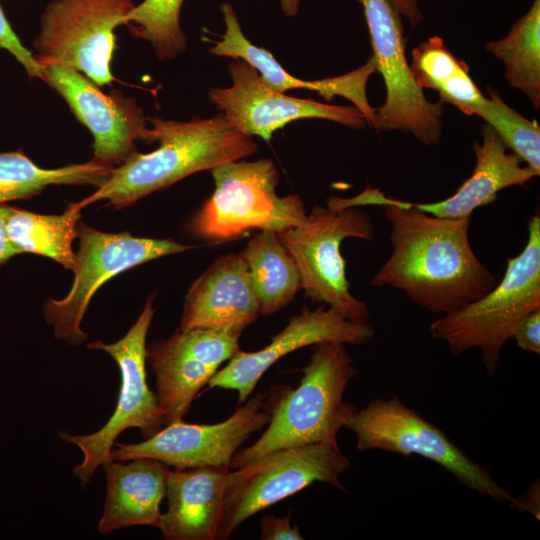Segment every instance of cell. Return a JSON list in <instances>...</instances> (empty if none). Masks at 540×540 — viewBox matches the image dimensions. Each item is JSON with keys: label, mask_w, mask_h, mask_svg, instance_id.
I'll return each mask as SVG.
<instances>
[{"label": "cell", "mask_w": 540, "mask_h": 540, "mask_svg": "<svg viewBox=\"0 0 540 540\" xmlns=\"http://www.w3.org/2000/svg\"><path fill=\"white\" fill-rule=\"evenodd\" d=\"M0 49L8 51L24 67L29 77L42 80V65L27 48L23 46L8 22L0 5Z\"/></svg>", "instance_id": "30"}, {"label": "cell", "mask_w": 540, "mask_h": 540, "mask_svg": "<svg viewBox=\"0 0 540 540\" xmlns=\"http://www.w3.org/2000/svg\"><path fill=\"white\" fill-rule=\"evenodd\" d=\"M291 512L284 517L264 515L260 521L262 540H303L297 524L291 523Z\"/></svg>", "instance_id": "31"}, {"label": "cell", "mask_w": 540, "mask_h": 540, "mask_svg": "<svg viewBox=\"0 0 540 540\" xmlns=\"http://www.w3.org/2000/svg\"><path fill=\"white\" fill-rule=\"evenodd\" d=\"M10 211V206L6 204H0V267L8 260L18 254H22L21 251L10 241L6 224Z\"/></svg>", "instance_id": "34"}, {"label": "cell", "mask_w": 540, "mask_h": 540, "mask_svg": "<svg viewBox=\"0 0 540 540\" xmlns=\"http://www.w3.org/2000/svg\"><path fill=\"white\" fill-rule=\"evenodd\" d=\"M349 467L338 444L313 443L279 449L229 470L217 540L228 539L251 516L314 482L346 492L341 476Z\"/></svg>", "instance_id": "7"}, {"label": "cell", "mask_w": 540, "mask_h": 540, "mask_svg": "<svg viewBox=\"0 0 540 540\" xmlns=\"http://www.w3.org/2000/svg\"><path fill=\"white\" fill-rule=\"evenodd\" d=\"M135 5L134 0L52 1L33 41L37 60L73 68L98 86L110 84L114 29L125 23Z\"/></svg>", "instance_id": "12"}, {"label": "cell", "mask_w": 540, "mask_h": 540, "mask_svg": "<svg viewBox=\"0 0 540 540\" xmlns=\"http://www.w3.org/2000/svg\"><path fill=\"white\" fill-rule=\"evenodd\" d=\"M367 23L373 61L384 80L386 98L375 109L377 132L401 131L425 145L441 140L443 102H430L416 82L405 54L401 16L388 0H357Z\"/></svg>", "instance_id": "11"}, {"label": "cell", "mask_w": 540, "mask_h": 540, "mask_svg": "<svg viewBox=\"0 0 540 540\" xmlns=\"http://www.w3.org/2000/svg\"><path fill=\"white\" fill-rule=\"evenodd\" d=\"M184 0H144L127 14V25L136 38L149 41L159 60H172L184 52L187 40L180 25Z\"/></svg>", "instance_id": "27"}, {"label": "cell", "mask_w": 540, "mask_h": 540, "mask_svg": "<svg viewBox=\"0 0 540 540\" xmlns=\"http://www.w3.org/2000/svg\"><path fill=\"white\" fill-rule=\"evenodd\" d=\"M418 85L438 91L467 64L454 56L439 36L429 38L412 50L410 66Z\"/></svg>", "instance_id": "29"}, {"label": "cell", "mask_w": 540, "mask_h": 540, "mask_svg": "<svg viewBox=\"0 0 540 540\" xmlns=\"http://www.w3.org/2000/svg\"><path fill=\"white\" fill-rule=\"evenodd\" d=\"M524 249L507 259L500 282L479 299L434 320L431 336L454 356L478 349L488 376L496 374L500 355L519 321L540 309V216L527 222Z\"/></svg>", "instance_id": "4"}, {"label": "cell", "mask_w": 540, "mask_h": 540, "mask_svg": "<svg viewBox=\"0 0 540 540\" xmlns=\"http://www.w3.org/2000/svg\"><path fill=\"white\" fill-rule=\"evenodd\" d=\"M148 121L152 127L144 141H158V148L146 154L137 151L113 168L91 195L74 202L79 209L100 200L115 209L125 208L191 174L244 159L258 150L253 137L238 130L223 114L186 122L160 117H148Z\"/></svg>", "instance_id": "2"}, {"label": "cell", "mask_w": 540, "mask_h": 540, "mask_svg": "<svg viewBox=\"0 0 540 540\" xmlns=\"http://www.w3.org/2000/svg\"><path fill=\"white\" fill-rule=\"evenodd\" d=\"M229 470L225 466L168 470V509L158 526L165 539H218Z\"/></svg>", "instance_id": "20"}, {"label": "cell", "mask_w": 540, "mask_h": 540, "mask_svg": "<svg viewBox=\"0 0 540 540\" xmlns=\"http://www.w3.org/2000/svg\"><path fill=\"white\" fill-rule=\"evenodd\" d=\"M240 335L209 329L179 328L146 348L156 379V396L165 424L183 420L198 392L222 363L239 349Z\"/></svg>", "instance_id": "16"}, {"label": "cell", "mask_w": 540, "mask_h": 540, "mask_svg": "<svg viewBox=\"0 0 540 540\" xmlns=\"http://www.w3.org/2000/svg\"><path fill=\"white\" fill-rule=\"evenodd\" d=\"M113 168L93 160L47 169L35 164L21 150L0 152V204L35 196L50 185L101 186Z\"/></svg>", "instance_id": "25"}, {"label": "cell", "mask_w": 540, "mask_h": 540, "mask_svg": "<svg viewBox=\"0 0 540 540\" xmlns=\"http://www.w3.org/2000/svg\"><path fill=\"white\" fill-rule=\"evenodd\" d=\"M485 50L505 67L504 78L540 107V0L511 27L502 39L485 44Z\"/></svg>", "instance_id": "26"}, {"label": "cell", "mask_w": 540, "mask_h": 540, "mask_svg": "<svg viewBox=\"0 0 540 540\" xmlns=\"http://www.w3.org/2000/svg\"><path fill=\"white\" fill-rule=\"evenodd\" d=\"M285 385L259 392L226 420L215 424H189L183 420L166 424L154 435L136 444H117L110 460L128 461L152 458L175 469L225 466L239 447L265 427L283 393Z\"/></svg>", "instance_id": "13"}, {"label": "cell", "mask_w": 540, "mask_h": 540, "mask_svg": "<svg viewBox=\"0 0 540 540\" xmlns=\"http://www.w3.org/2000/svg\"><path fill=\"white\" fill-rule=\"evenodd\" d=\"M299 270L302 290L313 302L336 310L345 318L368 322V306L354 297L340 252L347 238L370 241L374 237L371 216L355 207L332 210L315 205L299 225L277 232Z\"/></svg>", "instance_id": "8"}, {"label": "cell", "mask_w": 540, "mask_h": 540, "mask_svg": "<svg viewBox=\"0 0 540 540\" xmlns=\"http://www.w3.org/2000/svg\"><path fill=\"white\" fill-rule=\"evenodd\" d=\"M303 376L292 389L285 386L262 435L237 451L230 462L236 469L273 451L313 443L338 444L337 435L357 407L344 401L349 382L358 371L345 344H316Z\"/></svg>", "instance_id": "3"}, {"label": "cell", "mask_w": 540, "mask_h": 540, "mask_svg": "<svg viewBox=\"0 0 540 540\" xmlns=\"http://www.w3.org/2000/svg\"><path fill=\"white\" fill-rule=\"evenodd\" d=\"M211 172L214 191L189 224L203 240L227 242L254 229L279 232L301 225L307 217L299 195L277 194L279 171L271 159L229 161Z\"/></svg>", "instance_id": "5"}, {"label": "cell", "mask_w": 540, "mask_h": 540, "mask_svg": "<svg viewBox=\"0 0 540 540\" xmlns=\"http://www.w3.org/2000/svg\"><path fill=\"white\" fill-rule=\"evenodd\" d=\"M79 249L74 280L62 299L44 303V317L58 340L80 345L87 339L81 321L96 291L108 280L132 267L162 256L196 248L171 239L135 237L128 232L99 231L79 221Z\"/></svg>", "instance_id": "10"}, {"label": "cell", "mask_w": 540, "mask_h": 540, "mask_svg": "<svg viewBox=\"0 0 540 540\" xmlns=\"http://www.w3.org/2000/svg\"><path fill=\"white\" fill-rule=\"evenodd\" d=\"M282 11L286 16L293 17L299 11L300 0H279Z\"/></svg>", "instance_id": "36"}, {"label": "cell", "mask_w": 540, "mask_h": 540, "mask_svg": "<svg viewBox=\"0 0 540 540\" xmlns=\"http://www.w3.org/2000/svg\"><path fill=\"white\" fill-rule=\"evenodd\" d=\"M40 64L42 80L63 97L75 117L91 132V160L115 168L137 152L135 141H144L148 117L133 98L119 91L105 94L73 68L52 62Z\"/></svg>", "instance_id": "15"}, {"label": "cell", "mask_w": 540, "mask_h": 540, "mask_svg": "<svg viewBox=\"0 0 540 540\" xmlns=\"http://www.w3.org/2000/svg\"><path fill=\"white\" fill-rule=\"evenodd\" d=\"M261 315L260 303L241 253L218 257L190 286L182 331L209 329L241 335Z\"/></svg>", "instance_id": "18"}, {"label": "cell", "mask_w": 540, "mask_h": 540, "mask_svg": "<svg viewBox=\"0 0 540 540\" xmlns=\"http://www.w3.org/2000/svg\"><path fill=\"white\" fill-rule=\"evenodd\" d=\"M232 84L209 92L212 103L242 133L269 141L274 132L299 119H324L361 129L366 119L355 106H339L286 95L268 87L241 59L228 64Z\"/></svg>", "instance_id": "14"}, {"label": "cell", "mask_w": 540, "mask_h": 540, "mask_svg": "<svg viewBox=\"0 0 540 540\" xmlns=\"http://www.w3.org/2000/svg\"><path fill=\"white\" fill-rule=\"evenodd\" d=\"M488 97L476 108L474 115L492 127L507 149L540 174V127L507 105L499 93L487 87Z\"/></svg>", "instance_id": "28"}, {"label": "cell", "mask_w": 540, "mask_h": 540, "mask_svg": "<svg viewBox=\"0 0 540 540\" xmlns=\"http://www.w3.org/2000/svg\"><path fill=\"white\" fill-rule=\"evenodd\" d=\"M361 202L382 207L391 226V253L372 277V286L392 287L422 309L445 315L497 284L472 249L471 216L436 217L369 187L361 193Z\"/></svg>", "instance_id": "1"}, {"label": "cell", "mask_w": 540, "mask_h": 540, "mask_svg": "<svg viewBox=\"0 0 540 540\" xmlns=\"http://www.w3.org/2000/svg\"><path fill=\"white\" fill-rule=\"evenodd\" d=\"M129 463L109 460L106 472V501L98 523L102 535L137 525L158 528L160 503L166 495L167 465L152 458Z\"/></svg>", "instance_id": "22"}, {"label": "cell", "mask_w": 540, "mask_h": 540, "mask_svg": "<svg viewBox=\"0 0 540 540\" xmlns=\"http://www.w3.org/2000/svg\"><path fill=\"white\" fill-rule=\"evenodd\" d=\"M393 9L400 15L408 19L410 26L414 29L424 19L417 0H388Z\"/></svg>", "instance_id": "35"}, {"label": "cell", "mask_w": 540, "mask_h": 540, "mask_svg": "<svg viewBox=\"0 0 540 540\" xmlns=\"http://www.w3.org/2000/svg\"><path fill=\"white\" fill-rule=\"evenodd\" d=\"M154 297L153 294L147 298L137 321L120 340L111 344L94 341L87 346L103 350L115 360L121 385L115 410L101 429L87 435L59 433L63 441L78 446L83 453V461L73 470L82 486L91 480L99 466L110 460L115 440L124 430L138 428L146 439L165 424V412L146 380V336L155 313Z\"/></svg>", "instance_id": "9"}, {"label": "cell", "mask_w": 540, "mask_h": 540, "mask_svg": "<svg viewBox=\"0 0 540 540\" xmlns=\"http://www.w3.org/2000/svg\"><path fill=\"white\" fill-rule=\"evenodd\" d=\"M81 209L70 203L61 214H39L10 207L6 230L10 241L21 251L50 258L73 271L76 253L73 241Z\"/></svg>", "instance_id": "24"}, {"label": "cell", "mask_w": 540, "mask_h": 540, "mask_svg": "<svg viewBox=\"0 0 540 540\" xmlns=\"http://www.w3.org/2000/svg\"><path fill=\"white\" fill-rule=\"evenodd\" d=\"M483 142H474L476 165L456 192L437 202L412 203L417 209L441 218L472 216L479 207L496 201L498 193L512 186H525L539 176L515 153L508 152L497 133L485 123Z\"/></svg>", "instance_id": "21"}, {"label": "cell", "mask_w": 540, "mask_h": 540, "mask_svg": "<svg viewBox=\"0 0 540 540\" xmlns=\"http://www.w3.org/2000/svg\"><path fill=\"white\" fill-rule=\"evenodd\" d=\"M518 347L535 354L540 353V309L523 317L512 333Z\"/></svg>", "instance_id": "32"}, {"label": "cell", "mask_w": 540, "mask_h": 540, "mask_svg": "<svg viewBox=\"0 0 540 540\" xmlns=\"http://www.w3.org/2000/svg\"><path fill=\"white\" fill-rule=\"evenodd\" d=\"M511 507L518 512L531 513L537 520L540 519V485L539 479L535 480L527 491L520 497H513L509 502Z\"/></svg>", "instance_id": "33"}, {"label": "cell", "mask_w": 540, "mask_h": 540, "mask_svg": "<svg viewBox=\"0 0 540 540\" xmlns=\"http://www.w3.org/2000/svg\"><path fill=\"white\" fill-rule=\"evenodd\" d=\"M220 10L226 30L221 40L212 41L213 45L209 49L212 54L245 61L259 73L268 87L281 93L292 89H308L318 92L327 100L336 95L343 96L353 102L363 113L366 122L372 126L375 109L369 105L366 97L367 80L376 71L372 58L364 66L345 75L321 80H302L289 74L270 51L256 46L246 38L230 4H221Z\"/></svg>", "instance_id": "19"}, {"label": "cell", "mask_w": 540, "mask_h": 540, "mask_svg": "<svg viewBox=\"0 0 540 540\" xmlns=\"http://www.w3.org/2000/svg\"><path fill=\"white\" fill-rule=\"evenodd\" d=\"M260 303L268 316L288 306L302 290L294 258L273 230H260L240 252Z\"/></svg>", "instance_id": "23"}, {"label": "cell", "mask_w": 540, "mask_h": 540, "mask_svg": "<svg viewBox=\"0 0 540 540\" xmlns=\"http://www.w3.org/2000/svg\"><path fill=\"white\" fill-rule=\"evenodd\" d=\"M343 428L355 434L360 451L380 450L405 457L418 455L435 462L482 497L497 503H509L513 498L486 466L469 458L443 430L397 396L376 398L364 408H356L347 416Z\"/></svg>", "instance_id": "6"}, {"label": "cell", "mask_w": 540, "mask_h": 540, "mask_svg": "<svg viewBox=\"0 0 540 540\" xmlns=\"http://www.w3.org/2000/svg\"><path fill=\"white\" fill-rule=\"evenodd\" d=\"M375 334L369 321L349 320L324 304L314 310L304 307L264 348L254 352L239 349L228 364L213 375L208 387L235 390L239 403H244L264 373L285 355L324 342L363 345Z\"/></svg>", "instance_id": "17"}]
</instances>
